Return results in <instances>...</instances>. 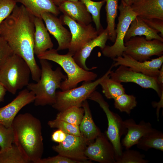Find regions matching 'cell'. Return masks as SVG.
Masks as SVG:
<instances>
[{"label": "cell", "instance_id": "1", "mask_svg": "<svg viewBox=\"0 0 163 163\" xmlns=\"http://www.w3.org/2000/svg\"><path fill=\"white\" fill-rule=\"evenodd\" d=\"M35 16L21 5H16L10 15L0 25V35L7 42L13 53L28 65L32 79H40L41 69L34 52Z\"/></svg>", "mask_w": 163, "mask_h": 163}, {"label": "cell", "instance_id": "2", "mask_svg": "<svg viewBox=\"0 0 163 163\" xmlns=\"http://www.w3.org/2000/svg\"><path fill=\"white\" fill-rule=\"evenodd\" d=\"M14 144L21 150L30 162L37 163L44 150L40 121L29 113L17 115L11 125Z\"/></svg>", "mask_w": 163, "mask_h": 163}, {"label": "cell", "instance_id": "3", "mask_svg": "<svg viewBox=\"0 0 163 163\" xmlns=\"http://www.w3.org/2000/svg\"><path fill=\"white\" fill-rule=\"evenodd\" d=\"M41 74L36 83H29L27 88L35 95L34 104L36 106L52 105L56 100V90L60 89L62 80L67 77L62 71L60 67L55 70L47 60L40 59Z\"/></svg>", "mask_w": 163, "mask_h": 163}, {"label": "cell", "instance_id": "4", "mask_svg": "<svg viewBox=\"0 0 163 163\" xmlns=\"http://www.w3.org/2000/svg\"><path fill=\"white\" fill-rule=\"evenodd\" d=\"M56 49L52 48L37 56L39 59H46L59 64L67 74V78L62 81L60 89L62 91L74 88L82 82H91L97 77L93 72L85 70L76 62L73 56L69 53L59 54Z\"/></svg>", "mask_w": 163, "mask_h": 163}, {"label": "cell", "instance_id": "5", "mask_svg": "<svg viewBox=\"0 0 163 163\" xmlns=\"http://www.w3.org/2000/svg\"><path fill=\"white\" fill-rule=\"evenodd\" d=\"M31 71L26 62L13 53L0 67V83L8 91L15 94L17 91L29 83Z\"/></svg>", "mask_w": 163, "mask_h": 163}, {"label": "cell", "instance_id": "6", "mask_svg": "<svg viewBox=\"0 0 163 163\" xmlns=\"http://www.w3.org/2000/svg\"><path fill=\"white\" fill-rule=\"evenodd\" d=\"M112 66L102 77L94 81L84 82L78 87L56 92V100L52 106L59 111L73 107H81L83 102L99 85L100 82L112 71Z\"/></svg>", "mask_w": 163, "mask_h": 163}, {"label": "cell", "instance_id": "7", "mask_svg": "<svg viewBox=\"0 0 163 163\" xmlns=\"http://www.w3.org/2000/svg\"><path fill=\"white\" fill-rule=\"evenodd\" d=\"M88 99L97 102L106 115L108 126L106 136L114 147L116 160L123 152L120 141L121 137L125 135L127 132L123 121L119 115L110 109L108 104L99 92L95 90L90 95Z\"/></svg>", "mask_w": 163, "mask_h": 163}, {"label": "cell", "instance_id": "8", "mask_svg": "<svg viewBox=\"0 0 163 163\" xmlns=\"http://www.w3.org/2000/svg\"><path fill=\"white\" fill-rule=\"evenodd\" d=\"M118 9L120 14L115 29V40L112 45H106L101 50L103 56L112 59L117 57L122 56L125 51L126 48L124 42L125 36L131 22L138 16L131 6L126 5L122 1L118 6Z\"/></svg>", "mask_w": 163, "mask_h": 163}, {"label": "cell", "instance_id": "9", "mask_svg": "<svg viewBox=\"0 0 163 163\" xmlns=\"http://www.w3.org/2000/svg\"><path fill=\"white\" fill-rule=\"evenodd\" d=\"M126 49L124 53L136 60L143 62L153 56L163 55V42L157 39L148 40L143 36H135L124 42Z\"/></svg>", "mask_w": 163, "mask_h": 163}, {"label": "cell", "instance_id": "10", "mask_svg": "<svg viewBox=\"0 0 163 163\" xmlns=\"http://www.w3.org/2000/svg\"><path fill=\"white\" fill-rule=\"evenodd\" d=\"M59 19L63 25H67L70 29L71 39L68 53L73 56L85 44L96 37L99 34L91 23L88 25L81 24L64 14Z\"/></svg>", "mask_w": 163, "mask_h": 163}, {"label": "cell", "instance_id": "11", "mask_svg": "<svg viewBox=\"0 0 163 163\" xmlns=\"http://www.w3.org/2000/svg\"><path fill=\"white\" fill-rule=\"evenodd\" d=\"M109 75L110 78L120 83L133 82L145 88H151L155 90L158 96L163 95V88L158 84L157 77H152L141 73L135 71L129 68L120 65Z\"/></svg>", "mask_w": 163, "mask_h": 163}, {"label": "cell", "instance_id": "12", "mask_svg": "<svg viewBox=\"0 0 163 163\" xmlns=\"http://www.w3.org/2000/svg\"><path fill=\"white\" fill-rule=\"evenodd\" d=\"M52 147L53 150L58 154L81 161L82 163H91L85 155V151L89 143L81 135L77 136L66 133L62 142Z\"/></svg>", "mask_w": 163, "mask_h": 163}, {"label": "cell", "instance_id": "13", "mask_svg": "<svg viewBox=\"0 0 163 163\" xmlns=\"http://www.w3.org/2000/svg\"><path fill=\"white\" fill-rule=\"evenodd\" d=\"M95 139L86 147L85 151L86 156L100 163H116L114 147L106 136L101 133Z\"/></svg>", "mask_w": 163, "mask_h": 163}, {"label": "cell", "instance_id": "14", "mask_svg": "<svg viewBox=\"0 0 163 163\" xmlns=\"http://www.w3.org/2000/svg\"><path fill=\"white\" fill-rule=\"evenodd\" d=\"M113 60L114 62L112 65L113 67L123 65L135 71L154 77H157L163 65V55L151 60L140 62L123 53L122 56L117 57Z\"/></svg>", "mask_w": 163, "mask_h": 163}, {"label": "cell", "instance_id": "15", "mask_svg": "<svg viewBox=\"0 0 163 163\" xmlns=\"http://www.w3.org/2000/svg\"><path fill=\"white\" fill-rule=\"evenodd\" d=\"M35 95L27 88L20 91L11 102L0 107V124L11 127L13 120L20 110L26 105L34 102Z\"/></svg>", "mask_w": 163, "mask_h": 163}, {"label": "cell", "instance_id": "16", "mask_svg": "<svg viewBox=\"0 0 163 163\" xmlns=\"http://www.w3.org/2000/svg\"><path fill=\"white\" fill-rule=\"evenodd\" d=\"M41 17L44 21L50 33L56 40L58 46V51L68 49L71 40L70 32L65 27L59 18L48 12L41 14Z\"/></svg>", "mask_w": 163, "mask_h": 163}, {"label": "cell", "instance_id": "17", "mask_svg": "<svg viewBox=\"0 0 163 163\" xmlns=\"http://www.w3.org/2000/svg\"><path fill=\"white\" fill-rule=\"evenodd\" d=\"M123 123L127 132L122 141L121 144L126 149L136 145L142 136L153 128L149 122L142 120L137 124L132 118L123 121Z\"/></svg>", "mask_w": 163, "mask_h": 163}, {"label": "cell", "instance_id": "18", "mask_svg": "<svg viewBox=\"0 0 163 163\" xmlns=\"http://www.w3.org/2000/svg\"><path fill=\"white\" fill-rule=\"evenodd\" d=\"M108 39L107 31L106 28L104 29L96 37L88 42L75 53L73 57L76 62L80 67L87 71L96 69V67L88 68L86 64V60L94 48L98 47L101 50L103 49L106 45Z\"/></svg>", "mask_w": 163, "mask_h": 163}, {"label": "cell", "instance_id": "19", "mask_svg": "<svg viewBox=\"0 0 163 163\" xmlns=\"http://www.w3.org/2000/svg\"><path fill=\"white\" fill-rule=\"evenodd\" d=\"M60 12L76 22L84 25H88L92 21L91 15L84 4L79 1H66L58 6Z\"/></svg>", "mask_w": 163, "mask_h": 163}, {"label": "cell", "instance_id": "20", "mask_svg": "<svg viewBox=\"0 0 163 163\" xmlns=\"http://www.w3.org/2000/svg\"><path fill=\"white\" fill-rule=\"evenodd\" d=\"M131 7L141 18L163 20V0H143L133 3Z\"/></svg>", "mask_w": 163, "mask_h": 163}, {"label": "cell", "instance_id": "21", "mask_svg": "<svg viewBox=\"0 0 163 163\" xmlns=\"http://www.w3.org/2000/svg\"><path fill=\"white\" fill-rule=\"evenodd\" d=\"M34 22V52L37 56L53 48V44L41 18L35 17Z\"/></svg>", "mask_w": 163, "mask_h": 163}, {"label": "cell", "instance_id": "22", "mask_svg": "<svg viewBox=\"0 0 163 163\" xmlns=\"http://www.w3.org/2000/svg\"><path fill=\"white\" fill-rule=\"evenodd\" d=\"M158 33L137 16L131 22L125 36L124 42L128 41L132 37L143 36L147 40L157 39L163 42V37Z\"/></svg>", "mask_w": 163, "mask_h": 163}, {"label": "cell", "instance_id": "23", "mask_svg": "<svg viewBox=\"0 0 163 163\" xmlns=\"http://www.w3.org/2000/svg\"><path fill=\"white\" fill-rule=\"evenodd\" d=\"M82 107L84 113L79 125L81 135L89 143L93 142L101 133L95 124L92 117L88 103L87 100L83 103Z\"/></svg>", "mask_w": 163, "mask_h": 163}, {"label": "cell", "instance_id": "24", "mask_svg": "<svg viewBox=\"0 0 163 163\" xmlns=\"http://www.w3.org/2000/svg\"><path fill=\"white\" fill-rule=\"evenodd\" d=\"M21 3L35 17H41L45 12L50 13L57 16L60 13L58 6L53 0H16Z\"/></svg>", "mask_w": 163, "mask_h": 163}, {"label": "cell", "instance_id": "25", "mask_svg": "<svg viewBox=\"0 0 163 163\" xmlns=\"http://www.w3.org/2000/svg\"><path fill=\"white\" fill-rule=\"evenodd\" d=\"M137 148L147 151L154 148L163 151V133L153 128L142 136L136 144Z\"/></svg>", "mask_w": 163, "mask_h": 163}, {"label": "cell", "instance_id": "26", "mask_svg": "<svg viewBox=\"0 0 163 163\" xmlns=\"http://www.w3.org/2000/svg\"><path fill=\"white\" fill-rule=\"evenodd\" d=\"M119 0H105L107 30L109 39L114 43L116 38L115 21L117 15Z\"/></svg>", "mask_w": 163, "mask_h": 163}, {"label": "cell", "instance_id": "27", "mask_svg": "<svg viewBox=\"0 0 163 163\" xmlns=\"http://www.w3.org/2000/svg\"><path fill=\"white\" fill-rule=\"evenodd\" d=\"M30 161L20 149L13 143L3 150L0 149V163H28Z\"/></svg>", "mask_w": 163, "mask_h": 163}, {"label": "cell", "instance_id": "28", "mask_svg": "<svg viewBox=\"0 0 163 163\" xmlns=\"http://www.w3.org/2000/svg\"><path fill=\"white\" fill-rule=\"evenodd\" d=\"M102 92L108 99H114L125 93V90L121 83L110 78L109 75L104 78L100 83Z\"/></svg>", "mask_w": 163, "mask_h": 163}, {"label": "cell", "instance_id": "29", "mask_svg": "<svg viewBox=\"0 0 163 163\" xmlns=\"http://www.w3.org/2000/svg\"><path fill=\"white\" fill-rule=\"evenodd\" d=\"M84 113L83 107H73L59 111L56 119L79 125Z\"/></svg>", "mask_w": 163, "mask_h": 163}, {"label": "cell", "instance_id": "30", "mask_svg": "<svg viewBox=\"0 0 163 163\" xmlns=\"http://www.w3.org/2000/svg\"><path fill=\"white\" fill-rule=\"evenodd\" d=\"M78 0L84 4L91 15L96 29L99 33L104 29L100 22V11L102 7L106 2L105 0L99 2H94L91 0Z\"/></svg>", "mask_w": 163, "mask_h": 163}, {"label": "cell", "instance_id": "31", "mask_svg": "<svg viewBox=\"0 0 163 163\" xmlns=\"http://www.w3.org/2000/svg\"><path fill=\"white\" fill-rule=\"evenodd\" d=\"M115 107L122 112L129 114L131 110L137 105L136 97L133 95L126 93L120 95L114 99Z\"/></svg>", "mask_w": 163, "mask_h": 163}, {"label": "cell", "instance_id": "32", "mask_svg": "<svg viewBox=\"0 0 163 163\" xmlns=\"http://www.w3.org/2000/svg\"><path fill=\"white\" fill-rule=\"evenodd\" d=\"M145 155L139 152L126 149L123 152L120 156L116 160V163H147L149 161L145 159Z\"/></svg>", "mask_w": 163, "mask_h": 163}, {"label": "cell", "instance_id": "33", "mask_svg": "<svg viewBox=\"0 0 163 163\" xmlns=\"http://www.w3.org/2000/svg\"><path fill=\"white\" fill-rule=\"evenodd\" d=\"M47 124L51 128L60 129L67 134L77 136H81L78 125L69 123L56 118L49 121Z\"/></svg>", "mask_w": 163, "mask_h": 163}, {"label": "cell", "instance_id": "34", "mask_svg": "<svg viewBox=\"0 0 163 163\" xmlns=\"http://www.w3.org/2000/svg\"><path fill=\"white\" fill-rule=\"evenodd\" d=\"M13 141V133L11 127L7 128L0 124V149L3 150L11 147Z\"/></svg>", "mask_w": 163, "mask_h": 163}, {"label": "cell", "instance_id": "35", "mask_svg": "<svg viewBox=\"0 0 163 163\" xmlns=\"http://www.w3.org/2000/svg\"><path fill=\"white\" fill-rule=\"evenodd\" d=\"M17 3L16 0H0V25L10 15Z\"/></svg>", "mask_w": 163, "mask_h": 163}, {"label": "cell", "instance_id": "36", "mask_svg": "<svg viewBox=\"0 0 163 163\" xmlns=\"http://www.w3.org/2000/svg\"><path fill=\"white\" fill-rule=\"evenodd\" d=\"M13 53L7 42L0 35V67Z\"/></svg>", "mask_w": 163, "mask_h": 163}, {"label": "cell", "instance_id": "37", "mask_svg": "<svg viewBox=\"0 0 163 163\" xmlns=\"http://www.w3.org/2000/svg\"><path fill=\"white\" fill-rule=\"evenodd\" d=\"M37 163H82L78 161L74 160L70 158L58 154V155L49 157L46 158H41Z\"/></svg>", "mask_w": 163, "mask_h": 163}, {"label": "cell", "instance_id": "38", "mask_svg": "<svg viewBox=\"0 0 163 163\" xmlns=\"http://www.w3.org/2000/svg\"><path fill=\"white\" fill-rule=\"evenodd\" d=\"M142 19L149 27L160 33L159 35L163 37V20L155 18Z\"/></svg>", "mask_w": 163, "mask_h": 163}, {"label": "cell", "instance_id": "39", "mask_svg": "<svg viewBox=\"0 0 163 163\" xmlns=\"http://www.w3.org/2000/svg\"><path fill=\"white\" fill-rule=\"evenodd\" d=\"M66 133L60 129L55 131L51 136L52 141L59 143L62 142L66 138Z\"/></svg>", "mask_w": 163, "mask_h": 163}, {"label": "cell", "instance_id": "40", "mask_svg": "<svg viewBox=\"0 0 163 163\" xmlns=\"http://www.w3.org/2000/svg\"><path fill=\"white\" fill-rule=\"evenodd\" d=\"M157 79L158 84L161 88H163V65L160 69Z\"/></svg>", "mask_w": 163, "mask_h": 163}, {"label": "cell", "instance_id": "41", "mask_svg": "<svg viewBox=\"0 0 163 163\" xmlns=\"http://www.w3.org/2000/svg\"><path fill=\"white\" fill-rule=\"evenodd\" d=\"M7 91L5 87L0 83V102L4 101V97Z\"/></svg>", "mask_w": 163, "mask_h": 163}, {"label": "cell", "instance_id": "42", "mask_svg": "<svg viewBox=\"0 0 163 163\" xmlns=\"http://www.w3.org/2000/svg\"><path fill=\"white\" fill-rule=\"evenodd\" d=\"M55 5L58 6L61 3L66 1L76 2L78 0H53Z\"/></svg>", "mask_w": 163, "mask_h": 163}, {"label": "cell", "instance_id": "43", "mask_svg": "<svg viewBox=\"0 0 163 163\" xmlns=\"http://www.w3.org/2000/svg\"><path fill=\"white\" fill-rule=\"evenodd\" d=\"M126 5L131 6L133 3L134 0H121Z\"/></svg>", "mask_w": 163, "mask_h": 163}, {"label": "cell", "instance_id": "44", "mask_svg": "<svg viewBox=\"0 0 163 163\" xmlns=\"http://www.w3.org/2000/svg\"><path fill=\"white\" fill-rule=\"evenodd\" d=\"M142 0H134L133 3H134V2H139L141 1H142Z\"/></svg>", "mask_w": 163, "mask_h": 163}]
</instances>
